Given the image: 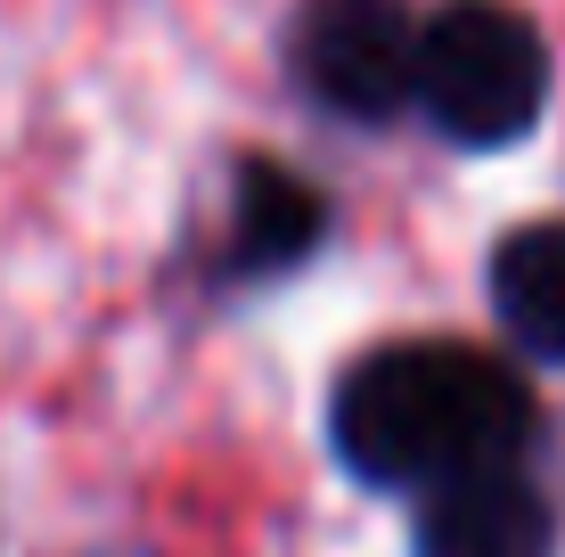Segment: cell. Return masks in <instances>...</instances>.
<instances>
[{"instance_id":"obj_1","label":"cell","mask_w":565,"mask_h":557,"mask_svg":"<svg viewBox=\"0 0 565 557\" xmlns=\"http://www.w3.org/2000/svg\"><path fill=\"white\" fill-rule=\"evenodd\" d=\"M541 410L509 361L476 344H377L337 377L328 443L377 492H435L459 475H500L533 451Z\"/></svg>"},{"instance_id":"obj_3","label":"cell","mask_w":565,"mask_h":557,"mask_svg":"<svg viewBox=\"0 0 565 557\" xmlns=\"http://www.w3.org/2000/svg\"><path fill=\"white\" fill-rule=\"evenodd\" d=\"M411 66H418L411 0H311L296 25L303 90L353 124H385L411 107Z\"/></svg>"},{"instance_id":"obj_4","label":"cell","mask_w":565,"mask_h":557,"mask_svg":"<svg viewBox=\"0 0 565 557\" xmlns=\"http://www.w3.org/2000/svg\"><path fill=\"white\" fill-rule=\"evenodd\" d=\"M550 542L557 516L524 484V468L418 492V557H550Z\"/></svg>"},{"instance_id":"obj_2","label":"cell","mask_w":565,"mask_h":557,"mask_svg":"<svg viewBox=\"0 0 565 557\" xmlns=\"http://www.w3.org/2000/svg\"><path fill=\"white\" fill-rule=\"evenodd\" d=\"M411 99L459 148H516L550 107V42L509 0H451L418 25Z\"/></svg>"},{"instance_id":"obj_6","label":"cell","mask_w":565,"mask_h":557,"mask_svg":"<svg viewBox=\"0 0 565 557\" xmlns=\"http://www.w3.org/2000/svg\"><path fill=\"white\" fill-rule=\"evenodd\" d=\"M492 312L533 361L565 369V222H524L492 255Z\"/></svg>"},{"instance_id":"obj_5","label":"cell","mask_w":565,"mask_h":557,"mask_svg":"<svg viewBox=\"0 0 565 557\" xmlns=\"http://www.w3.org/2000/svg\"><path fill=\"white\" fill-rule=\"evenodd\" d=\"M320 229H328V214H320L303 172H287L270 157L238 164V189H230V271L238 279L296 271L311 246H320Z\"/></svg>"}]
</instances>
